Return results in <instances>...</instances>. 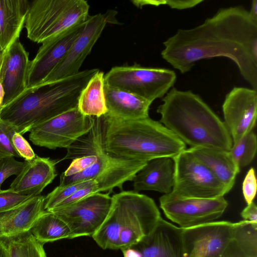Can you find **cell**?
Here are the masks:
<instances>
[{"instance_id": "1", "label": "cell", "mask_w": 257, "mask_h": 257, "mask_svg": "<svg viewBox=\"0 0 257 257\" xmlns=\"http://www.w3.org/2000/svg\"><path fill=\"white\" fill-rule=\"evenodd\" d=\"M163 45L162 58L182 74L202 59L226 57L257 90V22L241 6L220 9L199 26L179 29Z\"/></svg>"}, {"instance_id": "2", "label": "cell", "mask_w": 257, "mask_h": 257, "mask_svg": "<svg viewBox=\"0 0 257 257\" xmlns=\"http://www.w3.org/2000/svg\"><path fill=\"white\" fill-rule=\"evenodd\" d=\"M157 112L160 122L190 148L229 151L233 144L224 122L197 94L171 89Z\"/></svg>"}, {"instance_id": "3", "label": "cell", "mask_w": 257, "mask_h": 257, "mask_svg": "<svg viewBox=\"0 0 257 257\" xmlns=\"http://www.w3.org/2000/svg\"><path fill=\"white\" fill-rule=\"evenodd\" d=\"M99 70L87 69L52 83L27 90L3 106L1 119L23 135L57 115L77 106L81 92Z\"/></svg>"}, {"instance_id": "4", "label": "cell", "mask_w": 257, "mask_h": 257, "mask_svg": "<svg viewBox=\"0 0 257 257\" xmlns=\"http://www.w3.org/2000/svg\"><path fill=\"white\" fill-rule=\"evenodd\" d=\"M104 145L110 155L127 160L173 158L186 145L160 121L149 117L123 120L103 115Z\"/></svg>"}, {"instance_id": "5", "label": "cell", "mask_w": 257, "mask_h": 257, "mask_svg": "<svg viewBox=\"0 0 257 257\" xmlns=\"http://www.w3.org/2000/svg\"><path fill=\"white\" fill-rule=\"evenodd\" d=\"M109 211L92 236L103 249H122L149 234L161 218L151 198L134 191H122L111 196Z\"/></svg>"}, {"instance_id": "6", "label": "cell", "mask_w": 257, "mask_h": 257, "mask_svg": "<svg viewBox=\"0 0 257 257\" xmlns=\"http://www.w3.org/2000/svg\"><path fill=\"white\" fill-rule=\"evenodd\" d=\"M89 6L84 0H34L30 2L24 27L37 43L47 41L85 22Z\"/></svg>"}, {"instance_id": "7", "label": "cell", "mask_w": 257, "mask_h": 257, "mask_svg": "<svg viewBox=\"0 0 257 257\" xmlns=\"http://www.w3.org/2000/svg\"><path fill=\"white\" fill-rule=\"evenodd\" d=\"M106 85L135 94L152 103L163 97L175 83L174 71L139 64L112 67L104 77Z\"/></svg>"}, {"instance_id": "8", "label": "cell", "mask_w": 257, "mask_h": 257, "mask_svg": "<svg viewBox=\"0 0 257 257\" xmlns=\"http://www.w3.org/2000/svg\"><path fill=\"white\" fill-rule=\"evenodd\" d=\"M174 185L171 192L181 197L214 198L229 191L203 163L187 149L173 158Z\"/></svg>"}, {"instance_id": "9", "label": "cell", "mask_w": 257, "mask_h": 257, "mask_svg": "<svg viewBox=\"0 0 257 257\" xmlns=\"http://www.w3.org/2000/svg\"><path fill=\"white\" fill-rule=\"evenodd\" d=\"M159 202L166 216L182 229L214 221L223 214L228 204L224 196L187 198L171 193L160 197Z\"/></svg>"}, {"instance_id": "10", "label": "cell", "mask_w": 257, "mask_h": 257, "mask_svg": "<svg viewBox=\"0 0 257 257\" xmlns=\"http://www.w3.org/2000/svg\"><path fill=\"white\" fill-rule=\"evenodd\" d=\"M109 193H95L75 202L57 207L52 211L69 227L70 239L92 236L105 220L111 207Z\"/></svg>"}, {"instance_id": "11", "label": "cell", "mask_w": 257, "mask_h": 257, "mask_svg": "<svg viewBox=\"0 0 257 257\" xmlns=\"http://www.w3.org/2000/svg\"><path fill=\"white\" fill-rule=\"evenodd\" d=\"M90 127L89 116L83 115L77 106L35 126L30 131L29 138L39 147L67 149Z\"/></svg>"}, {"instance_id": "12", "label": "cell", "mask_w": 257, "mask_h": 257, "mask_svg": "<svg viewBox=\"0 0 257 257\" xmlns=\"http://www.w3.org/2000/svg\"><path fill=\"white\" fill-rule=\"evenodd\" d=\"M234 224L212 221L182 228L184 257H220L232 238Z\"/></svg>"}, {"instance_id": "13", "label": "cell", "mask_w": 257, "mask_h": 257, "mask_svg": "<svg viewBox=\"0 0 257 257\" xmlns=\"http://www.w3.org/2000/svg\"><path fill=\"white\" fill-rule=\"evenodd\" d=\"M109 16L107 13H99L91 16H89L86 20L84 29L73 43L66 55L49 75L36 88L77 73L85 59L90 53L92 47L101 35L106 24L110 22Z\"/></svg>"}, {"instance_id": "14", "label": "cell", "mask_w": 257, "mask_h": 257, "mask_svg": "<svg viewBox=\"0 0 257 257\" xmlns=\"http://www.w3.org/2000/svg\"><path fill=\"white\" fill-rule=\"evenodd\" d=\"M224 123L233 144L252 131L257 116V90L234 87L225 96L222 106Z\"/></svg>"}, {"instance_id": "15", "label": "cell", "mask_w": 257, "mask_h": 257, "mask_svg": "<svg viewBox=\"0 0 257 257\" xmlns=\"http://www.w3.org/2000/svg\"><path fill=\"white\" fill-rule=\"evenodd\" d=\"M85 22L42 43L36 56L30 62L26 91L37 87L60 62L84 29Z\"/></svg>"}, {"instance_id": "16", "label": "cell", "mask_w": 257, "mask_h": 257, "mask_svg": "<svg viewBox=\"0 0 257 257\" xmlns=\"http://www.w3.org/2000/svg\"><path fill=\"white\" fill-rule=\"evenodd\" d=\"M30 62L29 53L19 39L5 51L0 69V81L4 92L3 106L17 99L26 90Z\"/></svg>"}, {"instance_id": "17", "label": "cell", "mask_w": 257, "mask_h": 257, "mask_svg": "<svg viewBox=\"0 0 257 257\" xmlns=\"http://www.w3.org/2000/svg\"><path fill=\"white\" fill-rule=\"evenodd\" d=\"M131 246L142 257H184L182 228L161 217L149 234Z\"/></svg>"}, {"instance_id": "18", "label": "cell", "mask_w": 257, "mask_h": 257, "mask_svg": "<svg viewBox=\"0 0 257 257\" xmlns=\"http://www.w3.org/2000/svg\"><path fill=\"white\" fill-rule=\"evenodd\" d=\"M25 161L24 167L12 181L10 189L23 195H39L57 176L55 166L58 161L37 155L33 160Z\"/></svg>"}, {"instance_id": "19", "label": "cell", "mask_w": 257, "mask_h": 257, "mask_svg": "<svg viewBox=\"0 0 257 257\" xmlns=\"http://www.w3.org/2000/svg\"><path fill=\"white\" fill-rule=\"evenodd\" d=\"M45 197L33 196L14 207L0 211V239H9L30 231L45 210Z\"/></svg>"}, {"instance_id": "20", "label": "cell", "mask_w": 257, "mask_h": 257, "mask_svg": "<svg viewBox=\"0 0 257 257\" xmlns=\"http://www.w3.org/2000/svg\"><path fill=\"white\" fill-rule=\"evenodd\" d=\"M175 165L170 157L151 159L135 175L133 181L134 191H154L164 194L170 193L174 185Z\"/></svg>"}, {"instance_id": "21", "label": "cell", "mask_w": 257, "mask_h": 257, "mask_svg": "<svg viewBox=\"0 0 257 257\" xmlns=\"http://www.w3.org/2000/svg\"><path fill=\"white\" fill-rule=\"evenodd\" d=\"M104 93L107 109L106 114L123 120L138 119L149 117V110L151 102L105 83Z\"/></svg>"}, {"instance_id": "22", "label": "cell", "mask_w": 257, "mask_h": 257, "mask_svg": "<svg viewBox=\"0 0 257 257\" xmlns=\"http://www.w3.org/2000/svg\"><path fill=\"white\" fill-rule=\"evenodd\" d=\"M30 2L27 0H0V46L4 51L19 39Z\"/></svg>"}, {"instance_id": "23", "label": "cell", "mask_w": 257, "mask_h": 257, "mask_svg": "<svg viewBox=\"0 0 257 257\" xmlns=\"http://www.w3.org/2000/svg\"><path fill=\"white\" fill-rule=\"evenodd\" d=\"M187 150L205 165L229 192L230 191L240 169L229 151L200 147Z\"/></svg>"}, {"instance_id": "24", "label": "cell", "mask_w": 257, "mask_h": 257, "mask_svg": "<svg viewBox=\"0 0 257 257\" xmlns=\"http://www.w3.org/2000/svg\"><path fill=\"white\" fill-rule=\"evenodd\" d=\"M104 73L99 70L81 92L77 107L83 115L99 117L107 113L104 93Z\"/></svg>"}, {"instance_id": "25", "label": "cell", "mask_w": 257, "mask_h": 257, "mask_svg": "<svg viewBox=\"0 0 257 257\" xmlns=\"http://www.w3.org/2000/svg\"><path fill=\"white\" fill-rule=\"evenodd\" d=\"M35 238L44 244L64 238H70L67 224L52 211L44 210L30 230Z\"/></svg>"}, {"instance_id": "26", "label": "cell", "mask_w": 257, "mask_h": 257, "mask_svg": "<svg viewBox=\"0 0 257 257\" xmlns=\"http://www.w3.org/2000/svg\"><path fill=\"white\" fill-rule=\"evenodd\" d=\"M10 257H47L44 244L29 231L7 239Z\"/></svg>"}, {"instance_id": "27", "label": "cell", "mask_w": 257, "mask_h": 257, "mask_svg": "<svg viewBox=\"0 0 257 257\" xmlns=\"http://www.w3.org/2000/svg\"><path fill=\"white\" fill-rule=\"evenodd\" d=\"M232 239L248 257H257V223L247 220L235 223Z\"/></svg>"}, {"instance_id": "28", "label": "cell", "mask_w": 257, "mask_h": 257, "mask_svg": "<svg viewBox=\"0 0 257 257\" xmlns=\"http://www.w3.org/2000/svg\"><path fill=\"white\" fill-rule=\"evenodd\" d=\"M257 149V139L252 131L245 136L238 142L233 144L229 152L240 170L253 161Z\"/></svg>"}, {"instance_id": "29", "label": "cell", "mask_w": 257, "mask_h": 257, "mask_svg": "<svg viewBox=\"0 0 257 257\" xmlns=\"http://www.w3.org/2000/svg\"><path fill=\"white\" fill-rule=\"evenodd\" d=\"M92 180L75 182L65 185H59L45 197L44 209L50 211L56 208L76 191L88 184Z\"/></svg>"}, {"instance_id": "30", "label": "cell", "mask_w": 257, "mask_h": 257, "mask_svg": "<svg viewBox=\"0 0 257 257\" xmlns=\"http://www.w3.org/2000/svg\"><path fill=\"white\" fill-rule=\"evenodd\" d=\"M15 132L11 126L0 120V160L9 157L20 158L12 143Z\"/></svg>"}, {"instance_id": "31", "label": "cell", "mask_w": 257, "mask_h": 257, "mask_svg": "<svg viewBox=\"0 0 257 257\" xmlns=\"http://www.w3.org/2000/svg\"><path fill=\"white\" fill-rule=\"evenodd\" d=\"M26 162L16 160L13 157H9L0 160V192L3 183L12 175L17 176L22 171Z\"/></svg>"}, {"instance_id": "32", "label": "cell", "mask_w": 257, "mask_h": 257, "mask_svg": "<svg viewBox=\"0 0 257 257\" xmlns=\"http://www.w3.org/2000/svg\"><path fill=\"white\" fill-rule=\"evenodd\" d=\"M31 197L18 193L10 188L2 190L0 192V211L18 206Z\"/></svg>"}, {"instance_id": "33", "label": "cell", "mask_w": 257, "mask_h": 257, "mask_svg": "<svg viewBox=\"0 0 257 257\" xmlns=\"http://www.w3.org/2000/svg\"><path fill=\"white\" fill-rule=\"evenodd\" d=\"M12 143L20 157L24 158L25 161H30L35 158L36 154L22 135L15 132L12 137Z\"/></svg>"}, {"instance_id": "34", "label": "cell", "mask_w": 257, "mask_h": 257, "mask_svg": "<svg viewBox=\"0 0 257 257\" xmlns=\"http://www.w3.org/2000/svg\"><path fill=\"white\" fill-rule=\"evenodd\" d=\"M256 188L255 170L251 167L247 172L242 186L243 195L247 204L253 202L256 195Z\"/></svg>"}, {"instance_id": "35", "label": "cell", "mask_w": 257, "mask_h": 257, "mask_svg": "<svg viewBox=\"0 0 257 257\" xmlns=\"http://www.w3.org/2000/svg\"><path fill=\"white\" fill-rule=\"evenodd\" d=\"M202 2H203V0L150 1L149 5L156 6L165 5L172 9L183 10L192 8Z\"/></svg>"}, {"instance_id": "36", "label": "cell", "mask_w": 257, "mask_h": 257, "mask_svg": "<svg viewBox=\"0 0 257 257\" xmlns=\"http://www.w3.org/2000/svg\"><path fill=\"white\" fill-rule=\"evenodd\" d=\"M220 257H248L240 248L232 238Z\"/></svg>"}, {"instance_id": "37", "label": "cell", "mask_w": 257, "mask_h": 257, "mask_svg": "<svg viewBox=\"0 0 257 257\" xmlns=\"http://www.w3.org/2000/svg\"><path fill=\"white\" fill-rule=\"evenodd\" d=\"M240 214L244 220L257 223V207L253 201L247 204Z\"/></svg>"}, {"instance_id": "38", "label": "cell", "mask_w": 257, "mask_h": 257, "mask_svg": "<svg viewBox=\"0 0 257 257\" xmlns=\"http://www.w3.org/2000/svg\"><path fill=\"white\" fill-rule=\"evenodd\" d=\"M121 250L124 257H142L140 251L132 246L124 248Z\"/></svg>"}, {"instance_id": "39", "label": "cell", "mask_w": 257, "mask_h": 257, "mask_svg": "<svg viewBox=\"0 0 257 257\" xmlns=\"http://www.w3.org/2000/svg\"><path fill=\"white\" fill-rule=\"evenodd\" d=\"M0 257H10L7 239H0Z\"/></svg>"}, {"instance_id": "40", "label": "cell", "mask_w": 257, "mask_h": 257, "mask_svg": "<svg viewBox=\"0 0 257 257\" xmlns=\"http://www.w3.org/2000/svg\"><path fill=\"white\" fill-rule=\"evenodd\" d=\"M248 12L251 19L257 22V0L252 1L250 9Z\"/></svg>"}, {"instance_id": "41", "label": "cell", "mask_w": 257, "mask_h": 257, "mask_svg": "<svg viewBox=\"0 0 257 257\" xmlns=\"http://www.w3.org/2000/svg\"><path fill=\"white\" fill-rule=\"evenodd\" d=\"M4 92L3 87L1 82L0 81V120L1 119V113L3 107V100H4Z\"/></svg>"}, {"instance_id": "42", "label": "cell", "mask_w": 257, "mask_h": 257, "mask_svg": "<svg viewBox=\"0 0 257 257\" xmlns=\"http://www.w3.org/2000/svg\"><path fill=\"white\" fill-rule=\"evenodd\" d=\"M5 51H4L0 46V69L2 64Z\"/></svg>"}]
</instances>
